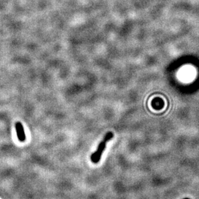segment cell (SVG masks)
<instances>
[{
  "label": "cell",
  "instance_id": "cell-1",
  "mask_svg": "<svg viewBox=\"0 0 199 199\" xmlns=\"http://www.w3.org/2000/svg\"><path fill=\"white\" fill-rule=\"evenodd\" d=\"M113 137L114 134L112 132H109L105 134L103 139L102 140V141L99 144L96 151L94 153H92L91 156V160L92 163H97L100 160L103 152L105 150V148H106L107 142H109V140H111Z\"/></svg>",
  "mask_w": 199,
  "mask_h": 199
},
{
  "label": "cell",
  "instance_id": "cell-2",
  "mask_svg": "<svg viewBox=\"0 0 199 199\" xmlns=\"http://www.w3.org/2000/svg\"><path fill=\"white\" fill-rule=\"evenodd\" d=\"M16 129L17 134V138L21 142H23L25 140V134L24 132V130L22 124L20 122H17L16 124Z\"/></svg>",
  "mask_w": 199,
  "mask_h": 199
}]
</instances>
